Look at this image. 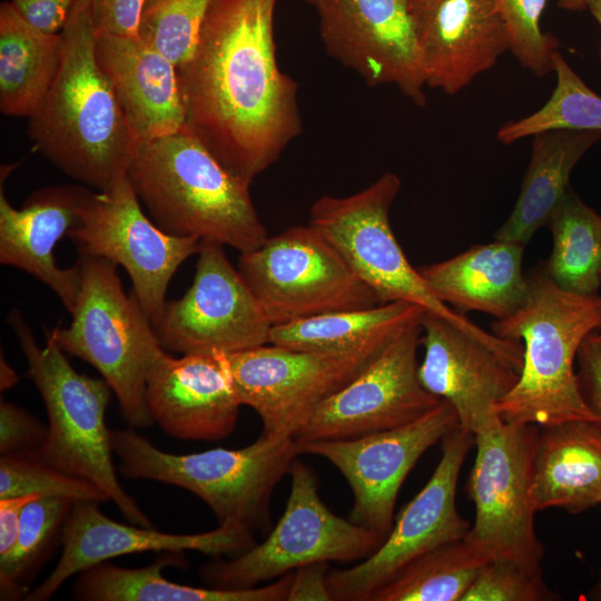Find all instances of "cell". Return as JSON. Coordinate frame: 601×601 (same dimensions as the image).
I'll return each mask as SVG.
<instances>
[{
    "instance_id": "6da1fadb",
    "label": "cell",
    "mask_w": 601,
    "mask_h": 601,
    "mask_svg": "<svg viewBox=\"0 0 601 601\" xmlns=\"http://www.w3.org/2000/svg\"><path fill=\"white\" fill-rule=\"evenodd\" d=\"M278 0H211L178 68L186 126L252 184L302 131L298 85L277 62Z\"/></svg>"
},
{
    "instance_id": "7a4b0ae2",
    "label": "cell",
    "mask_w": 601,
    "mask_h": 601,
    "mask_svg": "<svg viewBox=\"0 0 601 601\" xmlns=\"http://www.w3.org/2000/svg\"><path fill=\"white\" fill-rule=\"evenodd\" d=\"M60 33V67L29 137L67 176L104 191L127 176L140 140L98 65L88 0L76 1Z\"/></svg>"
},
{
    "instance_id": "3957f363",
    "label": "cell",
    "mask_w": 601,
    "mask_h": 601,
    "mask_svg": "<svg viewBox=\"0 0 601 601\" xmlns=\"http://www.w3.org/2000/svg\"><path fill=\"white\" fill-rule=\"evenodd\" d=\"M127 177L151 220L164 231L245 253L267 239L250 183L229 171L185 125L140 140Z\"/></svg>"
},
{
    "instance_id": "277c9868",
    "label": "cell",
    "mask_w": 601,
    "mask_h": 601,
    "mask_svg": "<svg viewBox=\"0 0 601 601\" xmlns=\"http://www.w3.org/2000/svg\"><path fill=\"white\" fill-rule=\"evenodd\" d=\"M528 278L524 304L492 323L501 338L523 341L520 378L496 405L501 420L512 424L554 425L595 422L578 387L574 363L587 335L601 328V296L560 288L544 265Z\"/></svg>"
},
{
    "instance_id": "5b68a950",
    "label": "cell",
    "mask_w": 601,
    "mask_h": 601,
    "mask_svg": "<svg viewBox=\"0 0 601 601\" xmlns=\"http://www.w3.org/2000/svg\"><path fill=\"white\" fill-rule=\"evenodd\" d=\"M110 441L124 476L185 489L211 509L218 524L234 522L264 534L272 530L274 489L300 454L294 437L263 435L243 449L189 454L164 452L132 427L110 431Z\"/></svg>"
},
{
    "instance_id": "8992f818",
    "label": "cell",
    "mask_w": 601,
    "mask_h": 601,
    "mask_svg": "<svg viewBox=\"0 0 601 601\" xmlns=\"http://www.w3.org/2000/svg\"><path fill=\"white\" fill-rule=\"evenodd\" d=\"M8 322L49 420L47 437L37 450L39 456L59 471L102 489L131 524L155 528L124 490L114 467L105 420L111 390L108 383L78 373L50 336L46 335L45 346H39L20 311L12 309Z\"/></svg>"
},
{
    "instance_id": "52a82bcc",
    "label": "cell",
    "mask_w": 601,
    "mask_h": 601,
    "mask_svg": "<svg viewBox=\"0 0 601 601\" xmlns=\"http://www.w3.org/2000/svg\"><path fill=\"white\" fill-rule=\"evenodd\" d=\"M401 179L384 173L366 188L345 197L325 195L311 207V225L334 246L381 304L407 302L444 318L470 336L522 364L521 341L501 338L437 299L406 258L390 221Z\"/></svg>"
},
{
    "instance_id": "ba28073f",
    "label": "cell",
    "mask_w": 601,
    "mask_h": 601,
    "mask_svg": "<svg viewBox=\"0 0 601 601\" xmlns=\"http://www.w3.org/2000/svg\"><path fill=\"white\" fill-rule=\"evenodd\" d=\"M81 284L72 321L47 333L66 353L93 366L115 393L132 428L151 426L146 382L156 358L165 351L135 295L128 296L117 265L80 255Z\"/></svg>"
},
{
    "instance_id": "9c48e42d",
    "label": "cell",
    "mask_w": 601,
    "mask_h": 601,
    "mask_svg": "<svg viewBox=\"0 0 601 601\" xmlns=\"http://www.w3.org/2000/svg\"><path fill=\"white\" fill-rule=\"evenodd\" d=\"M283 515L268 536L248 551L214 560L199 569L200 579L217 589L239 590L279 578L300 566L364 560L384 542L380 534L334 514L322 501L311 466L294 460Z\"/></svg>"
},
{
    "instance_id": "30bf717a",
    "label": "cell",
    "mask_w": 601,
    "mask_h": 601,
    "mask_svg": "<svg viewBox=\"0 0 601 601\" xmlns=\"http://www.w3.org/2000/svg\"><path fill=\"white\" fill-rule=\"evenodd\" d=\"M539 426L500 421L475 434L466 492L475 520L464 541L486 562L508 561L540 572L544 555L534 528L532 463Z\"/></svg>"
},
{
    "instance_id": "8fae6325",
    "label": "cell",
    "mask_w": 601,
    "mask_h": 601,
    "mask_svg": "<svg viewBox=\"0 0 601 601\" xmlns=\"http://www.w3.org/2000/svg\"><path fill=\"white\" fill-rule=\"evenodd\" d=\"M237 269L273 326L381 305L311 224L287 228L240 253Z\"/></svg>"
},
{
    "instance_id": "7c38bea8",
    "label": "cell",
    "mask_w": 601,
    "mask_h": 601,
    "mask_svg": "<svg viewBox=\"0 0 601 601\" xmlns=\"http://www.w3.org/2000/svg\"><path fill=\"white\" fill-rule=\"evenodd\" d=\"M388 342L347 353L297 351L268 343L224 355L239 403L252 407L262 420L260 435L288 439Z\"/></svg>"
},
{
    "instance_id": "4fadbf2b",
    "label": "cell",
    "mask_w": 601,
    "mask_h": 601,
    "mask_svg": "<svg viewBox=\"0 0 601 601\" xmlns=\"http://www.w3.org/2000/svg\"><path fill=\"white\" fill-rule=\"evenodd\" d=\"M68 234L80 255L107 259L127 272L134 295L154 325L167 304L178 267L198 253L200 239L170 235L142 210L128 177L109 189L88 190Z\"/></svg>"
},
{
    "instance_id": "5bb4252c",
    "label": "cell",
    "mask_w": 601,
    "mask_h": 601,
    "mask_svg": "<svg viewBox=\"0 0 601 601\" xmlns=\"http://www.w3.org/2000/svg\"><path fill=\"white\" fill-rule=\"evenodd\" d=\"M441 442L442 455L432 476L401 510L380 548L351 568L328 571L332 600L371 601L377 590L412 561L464 539L471 525L457 512L456 487L475 436L459 425Z\"/></svg>"
},
{
    "instance_id": "9a60e30c",
    "label": "cell",
    "mask_w": 601,
    "mask_h": 601,
    "mask_svg": "<svg viewBox=\"0 0 601 601\" xmlns=\"http://www.w3.org/2000/svg\"><path fill=\"white\" fill-rule=\"evenodd\" d=\"M194 280L152 325L165 351L229 354L269 343L273 325L224 245L201 240Z\"/></svg>"
},
{
    "instance_id": "2e32d148",
    "label": "cell",
    "mask_w": 601,
    "mask_h": 601,
    "mask_svg": "<svg viewBox=\"0 0 601 601\" xmlns=\"http://www.w3.org/2000/svg\"><path fill=\"white\" fill-rule=\"evenodd\" d=\"M421 317L402 328L354 380L315 410L294 436L298 445L395 428L440 403L442 398L425 390L418 378Z\"/></svg>"
},
{
    "instance_id": "e0dca14e",
    "label": "cell",
    "mask_w": 601,
    "mask_h": 601,
    "mask_svg": "<svg viewBox=\"0 0 601 601\" xmlns=\"http://www.w3.org/2000/svg\"><path fill=\"white\" fill-rule=\"evenodd\" d=\"M445 400L405 425L347 440H321L298 445L300 454L326 459L345 477L353 493L348 520L384 539L393 526L403 482L420 457L459 426Z\"/></svg>"
},
{
    "instance_id": "ac0fdd59",
    "label": "cell",
    "mask_w": 601,
    "mask_h": 601,
    "mask_svg": "<svg viewBox=\"0 0 601 601\" xmlns=\"http://www.w3.org/2000/svg\"><path fill=\"white\" fill-rule=\"evenodd\" d=\"M331 57L368 86L393 85L417 106L425 79L408 0H315Z\"/></svg>"
},
{
    "instance_id": "d6986e66",
    "label": "cell",
    "mask_w": 601,
    "mask_h": 601,
    "mask_svg": "<svg viewBox=\"0 0 601 601\" xmlns=\"http://www.w3.org/2000/svg\"><path fill=\"white\" fill-rule=\"evenodd\" d=\"M421 323L423 387L447 401L460 427L474 435L502 421L496 405L513 390L523 365L434 314L424 312Z\"/></svg>"
},
{
    "instance_id": "ffe728a7",
    "label": "cell",
    "mask_w": 601,
    "mask_h": 601,
    "mask_svg": "<svg viewBox=\"0 0 601 601\" xmlns=\"http://www.w3.org/2000/svg\"><path fill=\"white\" fill-rule=\"evenodd\" d=\"M134 525L109 519L96 501L75 500L62 531L61 556L52 572L26 600H47L71 575L119 555L196 551L216 558H234L256 544L253 531L234 522L196 534L164 533L156 528Z\"/></svg>"
},
{
    "instance_id": "44dd1931",
    "label": "cell",
    "mask_w": 601,
    "mask_h": 601,
    "mask_svg": "<svg viewBox=\"0 0 601 601\" xmlns=\"http://www.w3.org/2000/svg\"><path fill=\"white\" fill-rule=\"evenodd\" d=\"M410 7L428 88L455 95L511 49L495 0H427Z\"/></svg>"
},
{
    "instance_id": "7402d4cb",
    "label": "cell",
    "mask_w": 601,
    "mask_h": 601,
    "mask_svg": "<svg viewBox=\"0 0 601 601\" xmlns=\"http://www.w3.org/2000/svg\"><path fill=\"white\" fill-rule=\"evenodd\" d=\"M146 401L164 432L196 441L228 436L242 406L221 353L175 358L162 351L148 373Z\"/></svg>"
},
{
    "instance_id": "603a6c76",
    "label": "cell",
    "mask_w": 601,
    "mask_h": 601,
    "mask_svg": "<svg viewBox=\"0 0 601 601\" xmlns=\"http://www.w3.org/2000/svg\"><path fill=\"white\" fill-rule=\"evenodd\" d=\"M88 188L76 185L51 186L32 194L17 209L0 189V263L32 275L47 285L71 313L81 284L77 262L61 268L53 249L79 220V207Z\"/></svg>"
},
{
    "instance_id": "cb8c5ba5",
    "label": "cell",
    "mask_w": 601,
    "mask_h": 601,
    "mask_svg": "<svg viewBox=\"0 0 601 601\" xmlns=\"http://www.w3.org/2000/svg\"><path fill=\"white\" fill-rule=\"evenodd\" d=\"M98 65L139 140L186 125L177 67L138 36L96 33Z\"/></svg>"
},
{
    "instance_id": "d4e9b609",
    "label": "cell",
    "mask_w": 601,
    "mask_h": 601,
    "mask_svg": "<svg viewBox=\"0 0 601 601\" xmlns=\"http://www.w3.org/2000/svg\"><path fill=\"white\" fill-rule=\"evenodd\" d=\"M523 250L522 244L495 239L417 270L433 295L446 305L504 319L526 299Z\"/></svg>"
},
{
    "instance_id": "484cf974",
    "label": "cell",
    "mask_w": 601,
    "mask_h": 601,
    "mask_svg": "<svg viewBox=\"0 0 601 601\" xmlns=\"http://www.w3.org/2000/svg\"><path fill=\"white\" fill-rule=\"evenodd\" d=\"M532 476L536 511L578 514L601 504V430L589 421L539 426Z\"/></svg>"
},
{
    "instance_id": "4316f807",
    "label": "cell",
    "mask_w": 601,
    "mask_h": 601,
    "mask_svg": "<svg viewBox=\"0 0 601 601\" xmlns=\"http://www.w3.org/2000/svg\"><path fill=\"white\" fill-rule=\"evenodd\" d=\"M185 563L183 553L167 552L144 568H122L101 562L81 572L73 585V598L82 601H284L293 571L265 587L226 590L198 588L171 582L164 568Z\"/></svg>"
},
{
    "instance_id": "83f0119b",
    "label": "cell",
    "mask_w": 601,
    "mask_h": 601,
    "mask_svg": "<svg viewBox=\"0 0 601 601\" xmlns=\"http://www.w3.org/2000/svg\"><path fill=\"white\" fill-rule=\"evenodd\" d=\"M532 152L515 206L495 239L525 246L548 220L569 187L571 173L599 140L601 130L553 129L532 136Z\"/></svg>"
},
{
    "instance_id": "f1b7e54d",
    "label": "cell",
    "mask_w": 601,
    "mask_h": 601,
    "mask_svg": "<svg viewBox=\"0 0 601 601\" xmlns=\"http://www.w3.org/2000/svg\"><path fill=\"white\" fill-rule=\"evenodd\" d=\"M61 33L39 30L10 1L0 4V110L30 117L58 73Z\"/></svg>"
},
{
    "instance_id": "f546056e",
    "label": "cell",
    "mask_w": 601,
    "mask_h": 601,
    "mask_svg": "<svg viewBox=\"0 0 601 601\" xmlns=\"http://www.w3.org/2000/svg\"><path fill=\"white\" fill-rule=\"evenodd\" d=\"M424 311L407 302L333 312L273 326L269 343L297 351L347 353L391 341Z\"/></svg>"
},
{
    "instance_id": "4dcf8cb0",
    "label": "cell",
    "mask_w": 601,
    "mask_h": 601,
    "mask_svg": "<svg viewBox=\"0 0 601 601\" xmlns=\"http://www.w3.org/2000/svg\"><path fill=\"white\" fill-rule=\"evenodd\" d=\"M546 226L553 236L552 253L544 265L562 289L594 295L601 285V216L569 188Z\"/></svg>"
},
{
    "instance_id": "1f68e13d",
    "label": "cell",
    "mask_w": 601,
    "mask_h": 601,
    "mask_svg": "<svg viewBox=\"0 0 601 601\" xmlns=\"http://www.w3.org/2000/svg\"><path fill=\"white\" fill-rule=\"evenodd\" d=\"M485 562L464 539L441 545L404 566L371 601H462Z\"/></svg>"
},
{
    "instance_id": "d6a6232c",
    "label": "cell",
    "mask_w": 601,
    "mask_h": 601,
    "mask_svg": "<svg viewBox=\"0 0 601 601\" xmlns=\"http://www.w3.org/2000/svg\"><path fill=\"white\" fill-rule=\"evenodd\" d=\"M556 83L549 100L533 114L505 122L497 139L513 144L553 129L601 130V97L591 90L560 51L553 57Z\"/></svg>"
},
{
    "instance_id": "836d02e7",
    "label": "cell",
    "mask_w": 601,
    "mask_h": 601,
    "mask_svg": "<svg viewBox=\"0 0 601 601\" xmlns=\"http://www.w3.org/2000/svg\"><path fill=\"white\" fill-rule=\"evenodd\" d=\"M73 501L40 495L23 506L16 544L0 559L1 600L19 597L20 584L40 565L58 534H62Z\"/></svg>"
},
{
    "instance_id": "e575fe53",
    "label": "cell",
    "mask_w": 601,
    "mask_h": 601,
    "mask_svg": "<svg viewBox=\"0 0 601 601\" xmlns=\"http://www.w3.org/2000/svg\"><path fill=\"white\" fill-rule=\"evenodd\" d=\"M210 1L145 0L138 37L178 69L194 53Z\"/></svg>"
},
{
    "instance_id": "d590c367",
    "label": "cell",
    "mask_w": 601,
    "mask_h": 601,
    "mask_svg": "<svg viewBox=\"0 0 601 601\" xmlns=\"http://www.w3.org/2000/svg\"><path fill=\"white\" fill-rule=\"evenodd\" d=\"M40 494L102 502L109 495L96 484L66 474L43 461L36 451L0 457V499Z\"/></svg>"
},
{
    "instance_id": "8d00e7d4",
    "label": "cell",
    "mask_w": 601,
    "mask_h": 601,
    "mask_svg": "<svg viewBox=\"0 0 601 601\" xmlns=\"http://www.w3.org/2000/svg\"><path fill=\"white\" fill-rule=\"evenodd\" d=\"M510 35V51L520 65L538 77L553 71L560 41L540 26L548 0H495Z\"/></svg>"
},
{
    "instance_id": "74e56055",
    "label": "cell",
    "mask_w": 601,
    "mask_h": 601,
    "mask_svg": "<svg viewBox=\"0 0 601 601\" xmlns=\"http://www.w3.org/2000/svg\"><path fill=\"white\" fill-rule=\"evenodd\" d=\"M560 597L545 583L543 571L530 572L508 561H487L462 601H554Z\"/></svg>"
},
{
    "instance_id": "f35d334b",
    "label": "cell",
    "mask_w": 601,
    "mask_h": 601,
    "mask_svg": "<svg viewBox=\"0 0 601 601\" xmlns=\"http://www.w3.org/2000/svg\"><path fill=\"white\" fill-rule=\"evenodd\" d=\"M48 427L27 410L7 401L0 403V453L36 451L43 443Z\"/></svg>"
},
{
    "instance_id": "ab89813d",
    "label": "cell",
    "mask_w": 601,
    "mask_h": 601,
    "mask_svg": "<svg viewBox=\"0 0 601 601\" xmlns=\"http://www.w3.org/2000/svg\"><path fill=\"white\" fill-rule=\"evenodd\" d=\"M575 361L580 395L601 430V333L595 331L584 337Z\"/></svg>"
},
{
    "instance_id": "60d3db41",
    "label": "cell",
    "mask_w": 601,
    "mask_h": 601,
    "mask_svg": "<svg viewBox=\"0 0 601 601\" xmlns=\"http://www.w3.org/2000/svg\"><path fill=\"white\" fill-rule=\"evenodd\" d=\"M145 0H88L96 33L136 37Z\"/></svg>"
},
{
    "instance_id": "b9f144b4",
    "label": "cell",
    "mask_w": 601,
    "mask_h": 601,
    "mask_svg": "<svg viewBox=\"0 0 601 601\" xmlns=\"http://www.w3.org/2000/svg\"><path fill=\"white\" fill-rule=\"evenodd\" d=\"M77 0H11L18 13L33 27L60 33Z\"/></svg>"
},
{
    "instance_id": "7bdbcfd3",
    "label": "cell",
    "mask_w": 601,
    "mask_h": 601,
    "mask_svg": "<svg viewBox=\"0 0 601 601\" xmlns=\"http://www.w3.org/2000/svg\"><path fill=\"white\" fill-rule=\"evenodd\" d=\"M327 563H311L293 572L287 601L332 600L327 587Z\"/></svg>"
},
{
    "instance_id": "ee69618b",
    "label": "cell",
    "mask_w": 601,
    "mask_h": 601,
    "mask_svg": "<svg viewBox=\"0 0 601 601\" xmlns=\"http://www.w3.org/2000/svg\"><path fill=\"white\" fill-rule=\"evenodd\" d=\"M38 496L40 494L0 499V559L6 558L16 544L23 506Z\"/></svg>"
},
{
    "instance_id": "f6af8a7d",
    "label": "cell",
    "mask_w": 601,
    "mask_h": 601,
    "mask_svg": "<svg viewBox=\"0 0 601 601\" xmlns=\"http://www.w3.org/2000/svg\"><path fill=\"white\" fill-rule=\"evenodd\" d=\"M17 382H18V376L16 372L3 359V356H1V378H0L1 391L11 387Z\"/></svg>"
},
{
    "instance_id": "bcb514c9",
    "label": "cell",
    "mask_w": 601,
    "mask_h": 601,
    "mask_svg": "<svg viewBox=\"0 0 601 601\" xmlns=\"http://www.w3.org/2000/svg\"><path fill=\"white\" fill-rule=\"evenodd\" d=\"M588 0H559L558 6L568 11H583L587 9Z\"/></svg>"
},
{
    "instance_id": "7dc6e473",
    "label": "cell",
    "mask_w": 601,
    "mask_h": 601,
    "mask_svg": "<svg viewBox=\"0 0 601 601\" xmlns=\"http://www.w3.org/2000/svg\"><path fill=\"white\" fill-rule=\"evenodd\" d=\"M587 9L601 27V0H588Z\"/></svg>"
},
{
    "instance_id": "c3c4849f",
    "label": "cell",
    "mask_w": 601,
    "mask_h": 601,
    "mask_svg": "<svg viewBox=\"0 0 601 601\" xmlns=\"http://www.w3.org/2000/svg\"><path fill=\"white\" fill-rule=\"evenodd\" d=\"M590 600L601 601V565L598 572V581L589 593Z\"/></svg>"
},
{
    "instance_id": "681fc988",
    "label": "cell",
    "mask_w": 601,
    "mask_h": 601,
    "mask_svg": "<svg viewBox=\"0 0 601 601\" xmlns=\"http://www.w3.org/2000/svg\"><path fill=\"white\" fill-rule=\"evenodd\" d=\"M424 1H427V0H408L410 4H416V3H421V2H424Z\"/></svg>"
},
{
    "instance_id": "f907efd6",
    "label": "cell",
    "mask_w": 601,
    "mask_h": 601,
    "mask_svg": "<svg viewBox=\"0 0 601 601\" xmlns=\"http://www.w3.org/2000/svg\"><path fill=\"white\" fill-rule=\"evenodd\" d=\"M309 6H314L315 0H302Z\"/></svg>"
},
{
    "instance_id": "816d5d0a",
    "label": "cell",
    "mask_w": 601,
    "mask_h": 601,
    "mask_svg": "<svg viewBox=\"0 0 601 601\" xmlns=\"http://www.w3.org/2000/svg\"><path fill=\"white\" fill-rule=\"evenodd\" d=\"M600 276H601V268H600Z\"/></svg>"
}]
</instances>
